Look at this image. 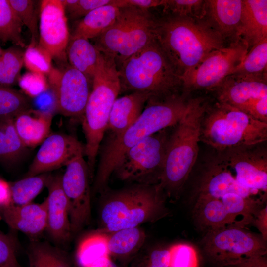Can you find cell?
<instances>
[{
	"instance_id": "obj_5",
	"label": "cell",
	"mask_w": 267,
	"mask_h": 267,
	"mask_svg": "<svg viewBox=\"0 0 267 267\" xmlns=\"http://www.w3.org/2000/svg\"><path fill=\"white\" fill-rule=\"evenodd\" d=\"M102 54L92 80V89L81 119L86 140L84 154L87 157L90 178L92 177L111 108L121 92L119 71L115 61L112 57Z\"/></svg>"
},
{
	"instance_id": "obj_16",
	"label": "cell",
	"mask_w": 267,
	"mask_h": 267,
	"mask_svg": "<svg viewBox=\"0 0 267 267\" xmlns=\"http://www.w3.org/2000/svg\"><path fill=\"white\" fill-rule=\"evenodd\" d=\"M84 146L74 137L63 134L49 135L41 143L26 177L48 173L84 153Z\"/></svg>"
},
{
	"instance_id": "obj_34",
	"label": "cell",
	"mask_w": 267,
	"mask_h": 267,
	"mask_svg": "<svg viewBox=\"0 0 267 267\" xmlns=\"http://www.w3.org/2000/svg\"><path fill=\"white\" fill-rule=\"evenodd\" d=\"M23 24L8 0H0V40L21 48L26 44L22 36Z\"/></svg>"
},
{
	"instance_id": "obj_47",
	"label": "cell",
	"mask_w": 267,
	"mask_h": 267,
	"mask_svg": "<svg viewBox=\"0 0 267 267\" xmlns=\"http://www.w3.org/2000/svg\"><path fill=\"white\" fill-rule=\"evenodd\" d=\"M165 0H115L114 5L119 8L133 6L149 10L152 8L163 6Z\"/></svg>"
},
{
	"instance_id": "obj_24",
	"label": "cell",
	"mask_w": 267,
	"mask_h": 267,
	"mask_svg": "<svg viewBox=\"0 0 267 267\" xmlns=\"http://www.w3.org/2000/svg\"><path fill=\"white\" fill-rule=\"evenodd\" d=\"M240 37L247 43L248 51L267 37V0H242Z\"/></svg>"
},
{
	"instance_id": "obj_17",
	"label": "cell",
	"mask_w": 267,
	"mask_h": 267,
	"mask_svg": "<svg viewBox=\"0 0 267 267\" xmlns=\"http://www.w3.org/2000/svg\"><path fill=\"white\" fill-rule=\"evenodd\" d=\"M61 176L50 175L46 184L48 191L46 230L59 245L68 242L72 234L68 201L61 186Z\"/></svg>"
},
{
	"instance_id": "obj_52",
	"label": "cell",
	"mask_w": 267,
	"mask_h": 267,
	"mask_svg": "<svg viewBox=\"0 0 267 267\" xmlns=\"http://www.w3.org/2000/svg\"><path fill=\"white\" fill-rule=\"evenodd\" d=\"M134 267H151L150 265L145 256V257H144L142 259L140 260L138 263H136L135 266Z\"/></svg>"
},
{
	"instance_id": "obj_30",
	"label": "cell",
	"mask_w": 267,
	"mask_h": 267,
	"mask_svg": "<svg viewBox=\"0 0 267 267\" xmlns=\"http://www.w3.org/2000/svg\"><path fill=\"white\" fill-rule=\"evenodd\" d=\"M27 253L29 267H74L64 252L46 242H32Z\"/></svg>"
},
{
	"instance_id": "obj_29",
	"label": "cell",
	"mask_w": 267,
	"mask_h": 267,
	"mask_svg": "<svg viewBox=\"0 0 267 267\" xmlns=\"http://www.w3.org/2000/svg\"><path fill=\"white\" fill-rule=\"evenodd\" d=\"M75 256L79 267H90L110 257L107 234L98 230L84 237L77 246Z\"/></svg>"
},
{
	"instance_id": "obj_4",
	"label": "cell",
	"mask_w": 267,
	"mask_h": 267,
	"mask_svg": "<svg viewBox=\"0 0 267 267\" xmlns=\"http://www.w3.org/2000/svg\"><path fill=\"white\" fill-rule=\"evenodd\" d=\"M117 68L121 91L145 93L149 99H162L184 92L181 77L156 39Z\"/></svg>"
},
{
	"instance_id": "obj_51",
	"label": "cell",
	"mask_w": 267,
	"mask_h": 267,
	"mask_svg": "<svg viewBox=\"0 0 267 267\" xmlns=\"http://www.w3.org/2000/svg\"><path fill=\"white\" fill-rule=\"evenodd\" d=\"M90 267H119L110 257L104 259Z\"/></svg>"
},
{
	"instance_id": "obj_26",
	"label": "cell",
	"mask_w": 267,
	"mask_h": 267,
	"mask_svg": "<svg viewBox=\"0 0 267 267\" xmlns=\"http://www.w3.org/2000/svg\"><path fill=\"white\" fill-rule=\"evenodd\" d=\"M102 55L89 40L70 36L66 48L69 65L84 74L91 83Z\"/></svg>"
},
{
	"instance_id": "obj_33",
	"label": "cell",
	"mask_w": 267,
	"mask_h": 267,
	"mask_svg": "<svg viewBox=\"0 0 267 267\" xmlns=\"http://www.w3.org/2000/svg\"><path fill=\"white\" fill-rule=\"evenodd\" d=\"M221 200L228 213L236 219L239 216L242 217L240 223L243 227L252 223L257 213L263 208L262 198L243 197L231 193L225 195Z\"/></svg>"
},
{
	"instance_id": "obj_21",
	"label": "cell",
	"mask_w": 267,
	"mask_h": 267,
	"mask_svg": "<svg viewBox=\"0 0 267 267\" xmlns=\"http://www.w3.org/2000/svg\"><path fill=\"white\" fill-rule=\"evenodd\" d=\"M2 217L12 229L34 238L46 230L47 201L17 206L10 204L2 207Z\"/></svg>"
},
{
	"instance_id": "obj_3",
	"label": "cell",
	"mask_w": 267,
	"mask_h": 267,
	"mask_svg": "<svg viewBox=\"0 0 267 267\" xmlns=\"http://www.w3.org/2000/svg\"><path fill=\"white\" fill-rule=\"evenodd\" d=\"M208 106L205 98L190 97L185 113L170 134L158 184L169 196L181 190L196 161L201 123Z\"/></svg>"
},
{
	"instance_id": "obj_46",
	"label": "cell",
	"mask_w": 267,
	"mask_h": 267,
	"mask_svg": "<svg viewBox=\"0 0 267 267\" xmlns=\"http://www.w3.org/2000/svg\"><path fill=\"white\" fill-rule=\"evenodd\" d=\"M146 257L151 267H170L169 248L154 249Z\"/></svg>"
},
{
	"instance_id": "obj_22",
	"label": "cell",
	"mask_w": 267,
	"mask_h": 267,
	"mask_svg": "<svg viewBox=\"0 0 267 267\" xmlns=\"http://www.w3.org/2000/svg\"><path fill=\"white\" fill-rule=\"evenodd\" d=\"M150 96L145 93L133 92L115 100L109 117L106 130L112 135L124 131L143 111Z\"/></svg>"
},
{
	"instance_id": "obj_10",
	"label": "cell",
	"mask_w": 267,
	"mask_h": 267,
	"mask_svg": "<svg viewBox=\"0 0 267 267\" xmlns=\"http://www.w3.org/2000/svg\"><path fill=\"white\" fill-rule=\"evenodd\" d=\"M204 252L218 267L233 266L244 259L264 256L267 249L262 236L232 225L207 231L202 240Z\"/></svg>"
},
{
	"instance_id": "obj_50",
	"label": "cell",
	"mask_w": 267,
	"mask_h": 267,
	"mask_svg": "<svg viewBox=\"0 0 267 267\" xmlns=\"http://www.w3.org/2000/svg\"><path fill=\"white\" fill-rule=\"evenodd\" d=\"M12 204L10 184L0 178V206H7Z\"/></svg>"
},
{
	"instance_id": "obj_44",
	"label": "cell",
	"mask_w": 267,
	"mask_h": 267,
	"mask_svg": "<svg viewBox=\"0 0 267 267\" xmlns=\"http://www.w3.org/2000/svg\"><path fill=\"white\" fill-rule=\"evenodd\" d=\"M17 83L22 90L32 97L41 95L49 88L44 75L30 71L20 76Z\"/></svg>"
},
{
	"instance_id": "obj_36",
	"label": "cell",
	"mask_w": 267,
	"mask_h": 267,
	"mask_svg": "<svg viewBox=\"0 0 267 267\" xmlns=\"http://www.w3.org/2000/svg\"><path fill=\"white\" fill-rule=\"evenodd\" d=\"M24 52L17 46L3 50L0 56V87L11 88L20 76Z\"/></svg>"
},
{
	"instance_id": "obj_2",
	"label": "cell",
	"mask_w": 267,
	"mask_h": 267,
	"mask_svg": "<svg viewBox=\"0 0 267 267\" xmlns=\"http://www.w3.org/2000/svg\"><path fill=\"white\" fill-rule=\"evenodd\" d=\"M155 33L182 79L209 53L228 44L203 17L163 12L155 16Z\"/></svg>"
},
{
	"instance_id": "obj_13",
	"label": "cell",
	"mask_w": 267,
	"mask_h": 267,
	"mask_svg": "<svg viewBox=\"0 0 267 267\" xmlns=\"http://www.w3.org/2000/svg\"><path fill=\"white\" fill-rule=\"evenodd\" d=\"M48 76L55 109L65 116L81 119L91 91L90 81L70 65L62 69L52 68Z\"/></svg>"
},
{
	"instance_id": "obj_18",
	"label": "cell",
	"mask_w": 267,
	"mask_h": 267,
	"mask_svg": "<svg viewBox=\"0 0 267 267\" xmlns=\"http://www.w3.org/2000/svg\"><path fill=\"white\" fill-rule=\"evenodd\" d=\"M258 192L241 186L226 163L220 158L210 163L203 171L198 183L197 197L221 199L228 193L252 197Z\"/></svg>"
},
{
	"instance_id": "obj_40",
	"label": "cell",
	"mask_w": 267,
	"mask_h": 267,
	"mask_svg": "<svg viewBox=\"0 0 267 267\" xmlns=\"http://www.w3.org/2000/svg\"><path fill=\"white\" fill-rule=\"evenodd\" d=\"M169 248L170 267H199L198 253L192 245L181 243Z\"/></svg>"
},
{
	"instance_id": "obj_20",
	"label": "cell",
	"mask_w": 267,
	"mask_h": 267,
	"mask_svg": "<svg viewBox=\"0 0 267 267\" xmlns=\"http://www.w3.org/2000/svg\"><path fill=\"white\" fill-rule=\"evenodd\" d=\"M267 77H226L214 90L217 101L239 109L249 102L267 96Z\"/></svg>"
},
{
	"instance_id": "obj_28",
	"label": "cell",
	"mask_w": 267,
	"mask_h": 267,
	"mask_svg": "<svg viewBox=\"0 0 267 267\" xmlns=\"http://www.w3.org/2000/svg\"><path fill=\"white\" fill-rule=\"evenodd\" d=\"M107 235L109 255L119 259L129 257L136 253L146 238L144 231L138 226L119 230Z\"/></svg>"
},
{
	"instance_id": "obj_32",
	"label": "cell",
	"mask_w": 267,
	"mask_h": 267,
	"mask_svg": "<svg viewBox=\"0 0 267 267\" xmlns=\"http://www.w3.org/2000/svg\"><path fill=\"white\" fill-rule=\"evenodd\" d=\"M267 37H265L248 52L231 75L240 77H267Z\"/></svg>"
},
{
	"instance_id": "obj_23",
	"label": "cell",
	"mask_w": 267,
	"mask_h": 267,
	"mask_svg": "<svg viewBox=\"0 0 267 267\" xmlns=\"http://www.w3.org/2000/svg\"><path fill=\"white\" fill-rule=\"evenodd\" d=\"M52 114L31 108L13 119L17 133L26 147H34L49 135Z\"/></svg>"
},
{
	"instance_id": "obj_6",
	"label": "cell",
	"mask_w": 267,
	"mask_h": 267,
	"mask_svg": "<svg viewBox=\"0 0 267 267\" xmlns=\"http://www.w3.org/2000/svg\"><path fill=\"white\" fill-rule=\"evenodd\" d=\"M267 139V123L219 101L208 106L201 123L200 141L215 149L222 152L253 146Z\"/></svg>"
},
{
	"instance_id": "obj_15",
	"label": "cell",
	"mask_w": 267,
	"mask_h": 267,
	"mask_svg": "<svg viewBox=\"0 0 267 267\" xmlns=\"http://www.w3.org/2000/svg\"><path fill=\"white\" fill-rule=\"evenodd\" d=\"M39 29V44L52 58L65 63L70 36L66 11L61 0L41 1Z\"/></svg>"
},
{
	"instance_id": "obj_27",
	"label": "cell",
	"mask_w": 267,
	"mask_h": 267,
	"mask_svg": "<svg viewBox=\"0 0 267 267\" xmlns=\"http://www.w3.org/2000/svg\"><path fill=\"white\" fill-rule=\"evenodd\" d=\"M120 8L113 4L98 7L84 16L76 25L71 37L95 39L110 27Z\"/></svg>"
},
{
	"instance_id": "obj_8",
	"label": "cell",
	"mask_w": 267,
	"mask_h": 267,
	"mask_svg": "<svg viewBox=\"0 0 267 267\" xmlns=\"http://www.w3.org/2000/svg\"><path fill=\"white\" fill-rule=\"evenodd\" d=\"M155 39V16L148 9L120 8L113 24L96 38L94 45L118 67Z\"/></svg>"
},
{
	"instance_id": "obj_48",
	"label": "cell",
	"mask_w": 267,
	"mask_h": 267,
	"mask_svg": "<svg viewBox=\"0 0 267 267\" xmlns=\"http://www.w3.org/2000/svg\"><path fill=\"white\" fill-rule=\"evenodd\" d=\"M252 223L260 231L265 241L267 239V205L261 208L254 217Z\"/></svg>"
},
{
	"instance_id": "obj_43",
	"label": "cell",
	"mask_w": 267,
	"mask_h": 267,
	"mask_svg": "<svg viewBox=\"0 0 267 267\" xmlns=\"http://www.w3.org/2000/svg\"><path fill=\"white\" fill-rule=\"evenodd\" d=\"M18 245L13 233L0 231V267H22L16 257Z\"/></svg>"
},
{
	"instance_id": "obj_37",
	"label": "cell",
	"mask_w": 267,
	"mask_h": 267,
	"mask_svg": "<svg viewBox=\"0 0 267 267\" xmlns=\"http://www.w3.org/2000/svg\"><path fill=\"white\" fill-rule=\"evenodd\" d=\"M31 108L29 100L23 94L12 88L0 87V120L14 119Z\"/></svg>"
},
{
	"instance_id": "obj_11",
	"label": "cell",
	"mask_w": 267,
	"mask_h": 267,
	"mask_svg": "<svg viewBox=\"0 0 267 267\" xmlns=\"http://www.w3.org/2000/svg\"><path fill=\"white\" fill-rule=\"evenodd\" d=\"M248 52V44L242 38L213 51L182 78L183 91L214 90L232 74Z\"/></svg>"
},
{
	"instance_id": "obj_39",
	"label": "cell",
	"mask_w": 267,
	"mask_h": 267,
	"mask_svg": "<svg viewBox=\"0 0 267 267\" xmlns=\"http://www.w3.org/2000/svg\"><path fill=\"white\" fill-rule=\"evenodd\" d=\"M52 57L38 44H30L24 53V64L30 72L48 75L51 71Z\"/></svg>"
},
{
	"instance_id": "obj_42",
	"label": "cell",
	"mask_w": 267,
	"mask_h": 267,
	"mask_svg": "<svg viewBox=\"0 0 267 267\" xmlns=\"http://www.w3.org/2000/svg\"><path fill=\"white\" fill-rule=\"evenodd\" d=\"M71 19L85 16L93 10L107 5L113 4L115 0H61Z\"/></svg>"
},
{
	"instance_id": "obj_38",
	"label": "cell",
	"mask_w": 267,
	"mask_h": 267,
	"mask_svg": "<svg viewBox=\"0 0 267 267\" xmlns=\"http://www.w3.org/2000/svg\"><path fill=\"white\" fill-rule=\"evenodd\" d=\"M23 25L29 29L31 40L30 44H38L39 33L36 2L32 0H8Z\"/></svg>"
},
{
	"instance_id": "obj_35",
	"label": "cell",
	"mask_w": 267,
	"mask_h": 267,
	"mask_svg": "<svg viewBox=\"0 0 267 267\" xmlns=\"http://www.w3.org/2000/svg\"><path fill=\"white\" fill-rule=\"evenodd\" d=\"M50 175L45 173L25 177L10 184L12 204L21 206L32 203L46 186Z\"/></svg>"
},
{
	"instance_id": "obj_45",
	"label": "cell",
	"mask_w": 267,
	"mask_h": 267,
	"mask_svg": "<svg viewBox=\"0 0 267 267\" xmlns=\"http://www.w3.org/2000/svg\"><path fill=\"white\" fill-rule=\"evenodd\" d=\"M238 109L256 120L267 123V96L254 99Z\"/></svg>"
},
{
	"instance_id": "obj_53",
	"label": "cell",
	"mask_w": 267,
	"mask_h": 267,
	"mask_svg": "<svg viewBox=\"0 0 267 267\" xmlns=\"http://www.w3.org/2000/svg\"><path fill=\"white\" fill-rule=\"evenodd\" d=\"M3 51V49L1 48V45H0V56L2 54Z\"/></svg>"
},
{
	"instance_id": "obj_9",
	"label": "cell",
	"mask_w": 267,
	"mask_h": 267,
	"mask_svg": "<svg viewBox=\"0 0 267 267\" xmlns=\"http://www.w3.org/2000/svg\"><path fill=\"white\" fill-rule=\"evenodd\" d=\"M169 128L150 135L128 150L114 171L118 178L138 184H158L171 134Z\"/></svg>"
},
{
	"instance_id": "obj_12",
	"label": "cell",
	"mask_w": 267,
	"mask_h": 267,
	"mask_svg": "<svg viewBox=\"0 0 267 267\" xmlns=\"http://www.w3.org/2000/svg\"><path fill=\"white\" fill-rule=\"evenodd\" d=\"M84 153H80L65 165L61 183L66 196L72 234L80 231L89 221L91 215L90 177Z\"/></svg>"
},
{
	"instance_id": "obj_19",
	"label": "cell",
	"mask_w": 267,
	"mask_h": 267,
	"mask_svg": "<svg viewBox=\"0 0 267 267\" xmlns=\"http://www.w3.org/2000/svg\"><path fill=\"white\" fill-rule=\"evenodd\" d=\"M242 11V0H207L203 18L229 44L241 38Z\"/></svg>"
},
{
	"instance_id": "obj_41",
	"label": "cell",
	"mask_w": 267,
	"mask_h": 267,
	"mask_svg": "<svg viewBox=\"0 0 267 267\" xmlns=\"http://www.w3.org/2000/svg\"><path fill=\"white\" fill-rule=\"evenodd\" d=\"M205 0H165L163 12L195 18H203Z\"/></svg>"
},
{
	"instance_id": "obj_1",
	"label": "cell",
	"mask_w": 267,
	"mask_h": 267,
	"mask_svg": "<svg viewBox=\"0 0 267 267\" xmlns=\"http://www.w3.org/2000/svg\"><path fill=\"white\" fill-rule=\"evenodd\" d=\"M183 93L149 99L138 118L124 131L111 135L100 149L94 189L101 191L125 153L150 135L174 127L185 113L190 97Z\"/></svg>"
},
{
	"instance_id": "obj_49",
	"label": "cell",
	"mask_w": 267,
	"mask_h": 267,
	"mask_svg": "<svg viewBox=\"0 0 267 267\" xmlns=\"http://www.w3.org/2000/svg\"><path fill=\"white\" fill-rule=\"evenodd\" d=\"M233 267H267V258L264 256L251 257L244 259Z\"/></svg>"
},
{
	"instance_id": "obj_25",
	"label": "cell",
	"mask_w": 267,
	"mask_h": 267,
	"mask_svg": "<svg viewBox=\"0 0 267 267\" xmlns=\"http://www.w3.org/2000/svg\"><path fill=\"white\" fill-rule=\"evenodd\" d=\"M193 213L198 224L207 231L232 225L240 227L236 218L228 213L221 199L197 197Z\"/></svg>"
},
{
	"instance_id": "obj_14",
	"label": "cell",
	"mask_w": 267,
	"mask_h": 267,
	"mask_svg": "<svg viewBox=\"0 0 267 267\" xmlns=\"http://www.w3.org/2000/svg\"><path fill=\"white\" fill-rule=\"evenodd\" d=\"M261 145V144H260ZM220 158L235 173V178L242 187L264 192L267 190V153L259 145L222 152Z\"/></svg>"
},
{
	"instance_id": "obj_7",
	"label": "cell",
	"mask_w": 267,
	"mask_h": 267,
	"mask_svg": "<svg viewBox=\"0 0 267 267\" xmlns=\"http://www.w3.org/2000/svg\"><path fill=\"white\" fill-rule=\"evenodd\" d=\"M163 193L157 184H135L111 194L102 203L98 231L111 233L159 219L166 214Z\"/></svg>"
},
{
	"instance_id": "obj_31",
	"label": "cell",
	"mask_w": 267,
	"mask_h": 267,
	"mask_svg": "<svg viewBox=\"0 0 267 267\" xmlns=\"http://www.w3.org/2000/svg\"><path fill=\"white\" fill-rule=\"evenodd\" d=\"M26 147L15 128L13 119L0 120V160L13 163L26 152Z\"/></svg>"
}]
</instances>
